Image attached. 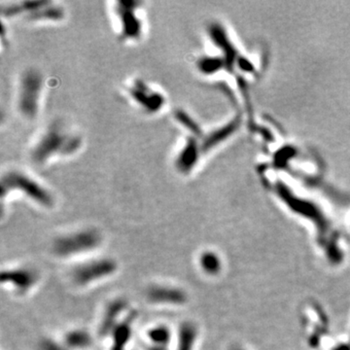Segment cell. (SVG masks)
I'll return each instance as SVG.
<instances>
[{
  "instance_id": "cell-6",
  "label": "cell",
  "mask_w": 350,
  "mask_h": 350,
  "mask_svg": "<svg viewBox=\"0 0 350 350\" xmlns=\"http://www.w3.org/2000/svg\"><path fill=\"white\" fill-rule=\"evenodd\" d=\"M140 5L137 1H119L116 3L115 11L118 15L121 35L124 39H138L142 33V23L136 14Z\"/></svg>"
},
{
  "instance_id": "cell-12",
  "label": "cell",
  "mask_w": 350,
  "mask_h": 350,
  "mask_svg": "<svg viewBox=\"0 0 350 350\" xmlns=\"http://www.w3.org/2000/svg\"><path fill=\"white\" fill-rule=\"evenodd\" d=\"M149 344L145 350H169L171 335L169 328L157 326L152 328L147 333Z\"/></svg>"
},
{
  "instance_id": "cell-10",
  "label": "cell",
  "mask_w": 350,
  "mask_h": 350,
  "mask_svg": "<svg viewBox=\"0 0 350 350\" xmlns=\"http://www.w3.org/2000/svg\"><path fill=\"white\" fill-rule=\"evenodd\" d=\"M199 157V148L196 139L190 137L175 159V167L182 173H188L193 169Z\"/></svg>"
},
{
  "instance_id": "cell-9",
  "label": "cell",
  "mask_w": 350,
  "mask_h": 350,
  "mask_svg": "<svg viewBox=\"0 0 350 350\" xmlns=\"http://www.w3.org/2000/svg\"><path fill=\"white\" fill-rule=\"evenodd\" d=\"M147 299L155 304L180 305L187 301L183 290L169 285H153L147 291Z\"/></svg>"
},
{
  "instance_id": "cell-8",
  "label": "cell",
  "mask_w": 350,
  "mask_h": 350,
  "mask_svg": "<svg viewBox=\"0 0 350 350\" xmlns=\"http://www.w3.org/2000/svg\"><path fill=\"white\" fill-rule=\"evenodd\" d=\"M130 94L142 108L150 113H155L165 105V97L156 91L151 90L142 81H137L130 90Z\"/></svg>"
},
{
  "instance_id": "cell-14",
  "label": "cell",
  "mask_w": 350,
  "mask_h": 350,
  "mask_svg": "<svg viewBox=\"0 0 350 350\" xmlns=\"http://www.w3.org/2000/svg\"><path fill=\"white\" fill-rule=\"evenodd\" d=\"M63 343L73 350H85L93 343L91 335L82 329H76L66 333Z\"/></svg>"
},
{
  "instance_id": "cell-11",
  "label": "cell",
  "mask_w": 350,
  "mask_h": 350,
  "mask_svg": "<svg viewBox=\"0 0 350 350\" xmlns=\"http://www.w3.org/2000/svg\"><path fill=\"white\" fill-rule=\"evenodd\" d=\"M124 310H126V302L118 300L110 303L102 317V321L99 327V331L102 336H106L109 332H113L115 328L121 323L119 320Z\"/></svg>"
},
{
  "instance_id": "cell-15",
  "label": "cell",
  "mask_w": 350,
  "mask_h": 350,
  "mask_svg": "<svg viewBox=\"0 0 350 350\" xmlns=\"http://www.w3.org/2000/svg\"><path fill=\"white\" fill-rule=\"evenodd\" d=\"M196 329L189 323L183 324L177 334L176 350H192L196 340Z\"/></svg>"
},
{
  "instance_id": "cell-3",
  "label": "cell",
  "mask_w": 350,
  "mask_h": 350,
  "mask_svg": "<svg viewBox=\"0 0 350 350\" xmlns=\"http://www.w3.org/2000/svg\"><path fill=\"white\" fill-rule=\"evenodd\" d=\"M42 87L43 78L36 70L29 69L23 74L20 81L18 105L24 117L29 119L36 117Z\"/></svg>"
},
{
  "instance_id": "cell-16",
  "label": "cell",
  "mask_w": 350,
  "mask_h": 350,
  "mask_svg": "<svg viewBox=\"0 0 350 350\" xmlns=\"http://www.w3.org/2000/svg\"><path fill=\"white\" fill-rule=\"evenodd\" d=\"M174 118L176 119V121L180 123L184 128H186L188 131H190L191 133H195V134H200V131L199 128L197 126V124L195 123L193 119L183 110H177L174 113Z\"/></svg>"
},
{
  "instance_id": "cell-2",
  "label": "cell",
  "mask_w": 350,
  "mask_h": 350,
  "mask_svg": "<svg viewBox=\"0 0 350 350\" xmlns=\"http://www.w3.org/2000/svg\"><path fill=\"white\" fill-rule=\"evenodd\" d=\"M12 190H19L34 201L38 205L50 207L53 206L54 200L48 191L43 188L38 182L20 172H9L2 177L1 195H5Z\"/></svg>"
},
{
  "instance_id": "cell-7",
  "label": "cell",
  "mask_w": 350,
  "mask_h": 350,
  "mask_svg": "<svg viewBox=\"0 0 350 350\" xmlns=\"http://www.w3.org/2000/svg\"><path fill=\"white\" fill-rule=\"evenodd\" d=\"M39 277L36 271L28 267H14L2 271L1 281L2 284L11 286L17 293L24 294L32 289Z\"/></svg>"
},
{
  "instance_id": "cell-1",
  "label": "cell",
  "mask_w": 350,
  "mask_h": 350,
  "mask_svg": "<svg viewBox=\"0 0 350 350\" xmlns=\"http://www.w3.org/2000/svg\"><path fill=\"white\" fill-rule=\"evenodd\" d=\"M101 242V236L96 229H81L63 235L53 243V251L61 258H70L95 250Z\"/></svg>"
},
{
  "instance_id": "cell-17",
  "label": "cell",
  "mask_w": 350,
  "mask_h": 350,
  "mask_svg": "<svg viewBox=\"0 0 350 350\" xmlns=\"http://www.w3.org/2000/svg\"><path fill=\"white\" fill-rule=\"evenodd\" d=\"M39 350H73L65 345L63 342L55 341L53 339L46 338L43 341H41Z\"/></svg>"
},
{
  "instance_id": "cell-13",
  "label": "cell",
  "mask_w": 350,
  "mask_h": 350,
  "mask_svg": "<svg viewBox=\"0 0 350 350\" xmlns=\"http://www.w3.org/2000/svg\"><path fill=\"white\" fill-rule=\"evenodd\" d=\"M28 17L32 21H61L64 17V10L58 6L53 5L52 2L44 1V3L38 7L36 10L28 14Z\"/></svg>"
},
{
  "instance_id": "cell-4",
  "label": "cell",
  "mask_w": 350,
  "mask_h": 350,
  "mask_svg": "<svg viewBox=\"0 0 350 350\" xmlns=\"http://www.w3.org/2000/svg\"><path fill=\"white\" fill-rule=\"evenodd\" d=\"M117 267L113 259H94L75 266L71 271V278L77 286L85 287L111 277L115 274Z\"/></svg>"
},
{
  "instance_id": "cell-5",
  "label": "cell",
  "mask_w": 350,
  "mask_h": 350,
  "mask_svg": "<svg viewBox=\"0 0 350 350\" xmlns=\"http://www.w3.org/2000/svg\"><path fill=\"white\" fill-rule=\"evenodd\" d=\"M70 137V135L61 133L58 127L49 129L32 151L33 160L37 163H44L54 154L65 155V149Z\"/></svg>"
}]
</instances>
